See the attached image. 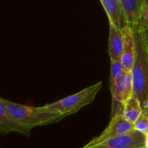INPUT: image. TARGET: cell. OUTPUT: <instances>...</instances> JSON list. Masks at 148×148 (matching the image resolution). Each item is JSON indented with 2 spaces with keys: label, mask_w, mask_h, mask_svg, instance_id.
Returning a JSON list of instances; mask_svg holds the SVG:
<instances>
[{
  "label": "cell",
  "mask_w": 148,
  "mask_h": 148,
  "mask_svg": "<svg viewBox=\"0 0 148 148\" xmlns=\"http://www.w3.org/2000/svg\"><path fill=\"white\" fill-rule=\"evenodd\" d=\"M135 56L132 68L134 95L137 97L142 106L148 99V43L147 30L140 23L133 25Z\"/></svg>",
  "instance_id": "cell-1"
},
{
  "label": "cell",
  "mask_w": 148,
  "mask_h": 148,
  "mask_svg": "<svg viewBox=\"0 0 148 148\" xmlns=\"http://www.w3.org/2000/svg\"><path fill=\"white\" fill-rule=\"evenodd\" d=\"M0 101L4 103L7 111L12 116L31 129L53 124L66 117L58 111L49 109L45 106L41 107L28 106L4 98H0Z\"/></svg>",
  "instance_id": "cell-2"
},
{
  "label": "cell",
  "mask_w": 148,
  "mask_h": 148,
  "mask_svg": "<svg viewBox=\"0 0 148 148\" xmlns=\"http://www.w3.org/2000/svg\"><path fill=\"white\" fill-rule=\"evenodd\" d=\"M103 87V82H98L77 93L66 96L56 102L45 105L47 108L56 111L67 116L77 112L85 106L92 103L97 93Z\"/></svg>",
  "instance_id": "cell-3"
},
{
  "label": "cell",
  "mask_w": 148,
  "mask_h": 148,
  "mask_svg": "<svg viewBox=\"0 0 148 148\" xmlns=\"http://www.w3.org/2000/svg\"><path fill=\"white\" fill-rule=\"evenodd\" d=\"M134 130H135L134 124L124 118L121 111L111 117L109 124L104 131L99 136L94 137L86 145L84 146L83 148H93L94 146L98 143H102L112 137L126 134Z\"/></svg>",
  "instance_id": "cell-4"
},
{
  "label": "cell",
  "mask_w": 148,
  "mask_h": 148,
  "mask_svg": "<svg viewBox=\"0 0 148 148\" xmlns=\"http://www.w3.org/2000/svg\"><path fill=\"white\" fill-rule=\"evenodd\" d=\"M112 108L111 117L122 111L124 104L134 95L133 80L131 72H125L111 90Z\"/></svg>",
  "instance_id": "cell-5"
},
{
  "label": "cell",
  "mask_w": 148,
  "mask_h": 148,
  "mask_svg": "<svg viewBox=\"0 0 148 148\" xmlns=\"http://www.w3.org/2000/svg\"><path fill=\"white\" fill-rule=\"evenodd\" d=\"M145 134L137 130L98 143L93 148H145Z\"/></svg>",
  "instance_id": "cell-6"
},
{
  "label": "cell",
  "mask_w": 148,
  "mask_h": 148,
  "mask_svg": "<svg viewBox=\"0 0 148 148\" xmlns=\"http://www.w3.org/2000/svg\"><path fill=\"white\" fill-rule=\"evenodd\" d=\"M31 128L24 125L12 116L7 111L4 103L0 101V132L3 135L11 132H17L30 136Z\"/></svg>",
  "instance_id": "cell-7"
},
{
  "label": "cell",
  "mask_w": 148,
  "mask_h": 148,
  "mask_svg": "<svg viewBox=\"0 0 148 148\" xmlns=\"http://www.w3.org/2000/svg\"><path fill=\"white\" fill-rule=\"evenodd\" d=\"M121 33L124 45L121 61L125 72H131L135 56V43L132 27L130 25L127 26L121 30Z\"/></svg>",
  "instance_id": "cell-8"
},
{
  "label": "cell",
  "mask_w": 148,
  "mask_h": 148,
  "mask_svg": "<svg viewBox=\"0 0 148 148\" xmlns=\"http://www.w3.org/2000/svg\"><path fill=\"white\" fill-rule=\"evenodd\" d=\"M108 20H111L120 30L130 25L120 0H100Z\"/></svg>",
  "instance_id": "cell-9"
},
{
  "label": "cell",
  "mask_w": 148,
  "mask_h": 148,
  "mask_svg": "<svg viewBox=\"0 0 148 148\" xmlns=\"http://www.w3.org/2000/svg\"><path fill=\"white\" fill-rule=\"evenodd\" d=\"M109 21V38H108V53L110 59H121L123 51V35L120 30L114 24L111 20Z\"/></svg>",
  "instance_id": "cell-10"
},
{
  "label": "cell",
  "mask_w": 148,
  "mask_h": 148,
  "mask_svg": "<svg viewBox=\"0 0 148 148\" xmlns=\"http://www.w3.org/2000/svg\"><path fill=\"white\" fill-rule=\"evenodd\" d=\"M129 25L131 27L140 23V12L145 0H120Z\"/></svg>",
  "instance_id": "cell-11"
},
{
  "label": "cell",
  "mask_w": 148,
  "mask_h": 148,
  "mask_svg": "<svg viewBox=\"0 0 148 148\" xmlns=\"http://www.w3.org/2000/svg\"><path fill=\"white\" fill-rule=\"evenodd\" d=\"M143 111V107L137 97L133 95L125 103L122 109L124 118L132 124H134Z\"/></svg>",
  "instance_id": "cell-12"
},
{
  "label": "cell",
  "mask_w": 148,
  "mask_h": 148,
  "mask_svg": "<svg viewBox=\"0 0 148 148\" xmlns=\"http://www.w3.org/2000/svg\"><path fill=\"white\" fill-rule=\"evenodd\" d=\"M125 73L121 59H111L110 90L115 85L119 79Z\"/></svg>",
  "instance_id": "cell-13"
},
{
  "label": "cell",
  "mask_w": 148,
  "mask_h": 148,
  "mask_svg": "<svg viewBox=\"0 0 148 148\" xmlns=\"http://www.w3.org/2000/svg\"><path fill=\"white\" fill-rule=\"evenodd\" d=\"M134 129L141 132L144 134L148 133V113L145 109H143V113L138 119L134 124Z\"/></svg>",
  "instance_id": "cell-14"
},
{
  "label": "cell",
  "mask_w": 148,
  "mask_h": 148,
  "mask_svg": "<svg viewBox=\"0 0 148 148\" xmlns=\"http://www.w3.org/2000/svg\"><path fill=\"white\" fill-rule=\"evenodd\" d=\"M140 25L148 31V4L144 3L140 12Z\"/></svg>",
  "instance_id": "cell-15"
},
{
  "label": "cell",
  "mask_w": 148,
  "mask_h": 148,
  "mask_svg": "<svg viewBox=\"0 0 148 148\" xmlns=\"http://www.w3.org/2000/svg\"><path fill=\"white\" fill-rule=\"evenodd\" d=\"M143 109H145L148 113V99L146 101V102L145 103L144 106H143Z\"/></svg>",
  "instance_id": "cell-16"
},
{
  "label": "cell",
  "mask_w": 148,
  "mask_h": 148,
  "mask_svg": "<svg viewBox=\"0 0 148 148\" xmlns=\"http://www.w3.org/2000/svg\"><path fill=\"white\" fill-rule=\"evenodd\" d=\"M145 148H148V133L145 134Z\"/></svg>",
  "instance_id": "cell-17"
},
{
  "label": "cell",
  "mask_w": 148,
  "mask_h": 148,
  "mask_svg": "<svg viewBox=\"0 0 148 148\" xmlns=\"http://www.w3.org/2000/svg\"><path fill=\"white\" fill-rule=\"evenodd\" d=\"M145 3H146V4H148V0H145Z\"/></svg>",
  "instance_id": "cell-18"
},
{
  "label": "cell",
  "mask_w": 148,
  "mask_h": 148,
  "mask_svg": "<svg viewBox=\"0 0 148 148\" xmlns=\"http://www.w3.org/2000/svg\"><path fill=\"white\" fill-rule=\"evenodd\" d=\"M147 43H148V31L147 32Z\"/></svg>",
  "instance_id": "cell-19"
}]
</instances>
